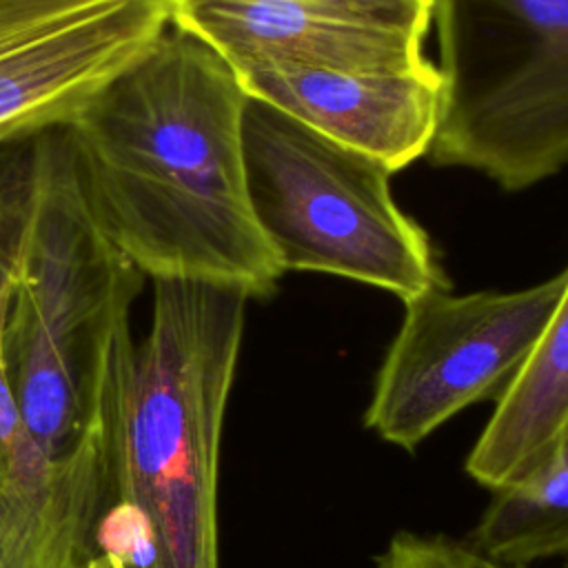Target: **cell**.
Returning <instances> with one entry per match:
<instances>
[{
    "instance_id": "1",
    "label": "cell",
    "mask_w": 568,
    "mask_h": 568,
    "mask_svg": "<svg viewBox=\"0 0 568 568\" xmlns=\"http://www.w3.org/2000/svg\"><path fill=\"white\" fill-rule=\"evenodd\" d=\"M246 100L235 71L171 24L62 129L98 226L144 277L275 293L284 271L246 189Z\"/></svg>"
},
{
    "instance_id": "2",
    "label": "cell",
    "mask_w": 568,
    "mask_h": 568,
    "mask_svg": "<svg viewBox=\"0 0 568 568\" xmlns=\"http://www.w3.org/2000/svg\"><path fill=\"white\" fill-rule=\"evenodd\" d=\"M246 302L231 286L155 280L146 335L93 388L106 488L149 517L160 568H220V448Z\"/></svg>"
},
{
    "instance_id": "3",
    "label": "cell",
    "mask_w": 568,
    "mask_h": 568,
    "mask_svg": "<svg viewBox=\"0 0 568 568\" xmlns=\"http://www.w3.org/2000/svg\"><path fill=\"white\" fill-rule=\"evenodd\" d=\"M144 280L98 226L62 131L36 138L4 355L20 415L49 453L82 433L102 368L133 337Z\"/></svg>"
},
{
    "instance_id": "4",
    "label": "cell",
    "mask_w": 568,
    "mask_h": 568,
    "mask_svg": "<svg viewBox=\"0 0 568 568\" xmlns=\"http://www.w3.org/2000/svg\"><path fill=\"white\" fill-rule=\"evenodd\" d=\"M442 115L426 158L519 191L568 164V0H430Z\"/></svg>"
},
{
    "instance_id": "5",
    "label": "cell",
    "mask_w": 568,
    "mask_h": 568,
    "mask_svg": "<svg viewBox=\"0 0 568 568\" xmlns=\"http://www.w3.org/2000/svg\"><path fill=\"white\" fill-rule=\"evenodd\" d=\"M242 135L251 209L282 271L366 282L402 302L448 286L379 160L255 98L246 100Z\"/></svg>"
},
{
    "instance_id": "6",
    "label": "cell",
    "mask_w": 568,
    "mask_h": 568,
    "mask_svg": "<svg viewBox=\"0 0 568 568\" xmlns=\"http://www.w3.org/2000/svg\"><path fill=\"white\" fill-rule=\"evenodd\" d=\"M566 284L568 268L524 291L453 295L442 286L404 302V322L375 377L366 428L413 453L470 404L499 402Z\"/></svg>"
},
{
    "instance_id": "7",
    "label": "cell",
    "mask_w": 568,
    "mask_h": 568,
    "mask_svg": "<svg viewBox=\"0 0 568 568\" xmlns=\"http://www.w3.org/2000/svg\"><path fill=\"white\" fill-rule=\"evenodd\" d=\"M171 27V0H0V144L62 131Z\"/></svg>"
},
{
    "instance_id": "8",
    "label": "cell",
    "mask_w": 568,
    "mask_h": 568,
    "mask_svg": "<svg viewBox=\"0 0 568 568\" xmlns=\"http://www.w3.org/2000/svg\"><path fill=\"white\" fill-rule=\"evenodd\" d=\"M171 24L209 44L235 73H404L430 64L422 51L426 33L331 0H171Z\"/></svg>"
},
{
    "instance_id": "9",
    "label": "cell",
    "mask_w": 568,
    "mask_h": 568,
    "mask_svg": "<svg viewBox=\"0 0 568 568\" xmlns=\"http://www.w3.org/2000/svg\"><path fill=\"white\" fill-rule=\"evenodd\" d=\"M9 293L0 295V568H82L106 490L93 422L71 448L49 453L27 428L4 355Z\"/></svg>"
},
{
    "instance_id": "10",
    "label": "cell",
    "mask_w": 568,
    "mask_h": 568,
    "mask_svg": "<svg viewBox=\"0 0 568 568\" xmlns=\"http://www.w3.org/2000/svg\"><path fill=\"white\" fill-rule=\"evenodd\" d=\"M235 75L248 98L379 160L390 173L426 155L439 126L444 82L435 64L404 73L255 67Z\"/></svg>"
},
{
    "instance_id": "11",
    "label": "cell",
    "mask_w": 568,
    "mask_h": 568,
    "mask_svg": "<svg viewBox=\"0 0 568 568\" xmlns=\"http://www.w3.org/2000/svg\"><path fill=\"white\" fill-rule=\"evenodd\" d=\"M568 426V284L535 348L466 457V473L497 493L548 466Z\"/></svg>"
},
{
    "instance_id": "12",
    "label": "cell",
    "mask_w": 568,
    "mask_h": 568,
    "mask_svg": "<svg viewBox=\"0 0 568 568\" xmlns=\"http://www.w3.org/2000/svg\"><path fill=\"white\" fill-rule=\"evenodd\" d=\"M468 544L515 568L568 552V426L546 468L493 493Z\"/></svg>"
},
{
    "instance_id": "13",
    "label": "cell",
    "mask_w": 568,
    "mask_h": 568,
    "mask_svg": "<svg viewBox=\"0 0 568 568\" xmlns=\"http://www.w3.org/2000/svg\"><path fill=\"white\" fill-rule=\"evenodd\" d=\"M33 140L0 144V295L11 291L22 244L29 209Z\"/></svg>"
},
{
    "instance_id": "14",
    "label": "cell",
    "mask_w": 568,
    "mask_h": 568,
    "mask_svg": "<svg viewBox=\"0 0 568 568\" xmlns=\"http://www.w3.org/2000/svg\"><path fill=\"white\" fill-rule=\"evenodd\" d=\"M375 564L377 568H515L486 557L468 541L408 530H397Z\"/></svg>"
},
{
    "instance_id": "15",
    "label": "cell",
    "mask_w": 568,
    "mask_h": 568,
    "mask_svg": "<svg viewBox=\"0 0 568 568\" xmlns=\"http://www.w3.org/2000/svg\"><path fill=\"white\" fill-rule=\"evenodd\" d=\"M377 18L393 20L426 33L430 27V0H331Z\"/></svg>"
},
{
    "instance_id": "16",
    "label": "cell",
    "mask_w": 568,
    "mask_h": 568,
    "mask_svg": "<svg viewBox=\"0 0 568 568\" xmlns=\"http://www.w3.org/2000/svg\"><path fill=\"white\" fill-rule=\"evenodd\" d=\"M142 568H160L158 564H146V566H142Z\"/></svg>"
},
{
    "instance_id": "17",
    "label": "cell",
    "mask_w": 568,
    "mask_h": 568,
    "mask_svg": "<svg viewBox=\"0 0 568 568\" xmlns=\"http://www.w3.org/2000/svg\"><path fill=\"white\" fill-rule=\"evenodd\" d=\"M9 293H11V291H9ZM2 295H4V293H2Z\"/></svg>"
},
{
    "instance_id": "18",
    "label": "cell",
    "mask_w": 568,
    "mask_h": 568,
    "mask_svg": "<svg viewBox=\"0 0 568 568\" xmlns=\"http://www.w3.org/2000/svg\"><path fill=\"white\" fill-rule=\"evenodd\" d=\"M566 568H568V566H566Z\"/></svg>"
}]
</instances>
